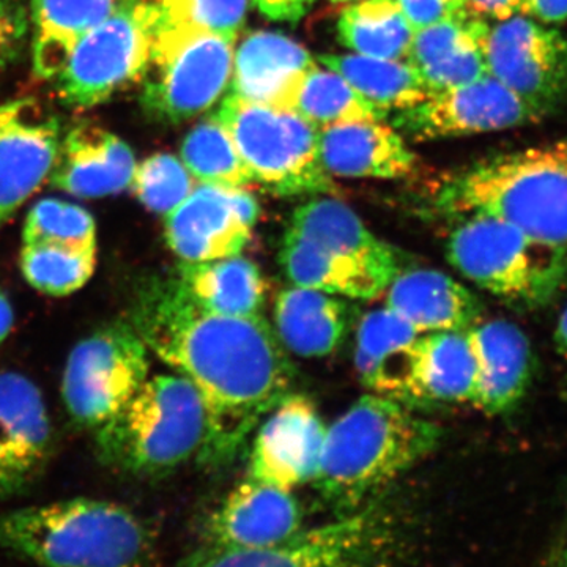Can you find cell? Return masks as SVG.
<instances>
[{
  "label": "cell",
  "instance_id": "obj_1",
  "mask_svg": "<svg viewBox=\"0 0 567 567\" xmlns=\"http://www.w3.org/2000/svg\"><path fill=\"white\" fill-rule=\"evenodd\" d=\"M126 320L148 352L203 395L208 435L200 461H229L260 417L290 394L293 368L270 324L260 316L208 311L177 276L142 279Z\"/></svg>",
  "mask_w": 567,
  "mask_h": 567
},
{
  "label": "cell",
  "instance_id": "obj_2",
  "mask_svg": "<svg viewBox=\"0 0 567 567\" xmlns=\"http://www.w3.org/2000/svg\"><path fill=\"white\" fill-rule=\"evenodd\" d=\"M440 435L402 402L365 394L327 427L312 484L328 505L353 513L427 457Z\"/></svg>",
  "mask_w": 567,
  "mask_h": 567
},
{
  "label": "cell",
  "instance_id": "obj_3",
  "mask_svg": "<svg viewBox=\"0 0 567 567\" xmlns=\"http://www.w3.org/2000/svg\"><path fill=\"white\" fill-rule=\"evenodd\" d=\"M0 550L39 567H153L156 537L130 507L78 496L0 513Z\"/></svg>",
  "mask_w": 567,
  "mask_h": 567
},
{
  "label": "cell",
  "instance_id": "obj_4",
  "mask_svg": "<svg viewBox=\"0 0 567 567\" xmlns=\"http://www.w3.org/2000/svg\"><path fill=\"white\" fill-rule=\"evenodd\" d=\"M446 215H487L567 246V136L491 156L451 175L435 200Z\"/></svg>",
  "mask_w": 567,
  "mask_h": 567
},
{
  "label": "cell",
  "instance_id": "obj_5",
  "mask_svg": "<svg viewBox=\"0 0 567 567\" xmlns=\"http://www.w3.org/2000/svg\"><path fill=\"white\" fill-rule=\"evenodd\" d=\"M208 435L203 395L175 374L148 377L111 420L96 427L103 465L130 476H163L200 456Z\"/></svg>",
  "mask_w": 567,
  "mask_h": 567
},
{
  "label": "cell",
  "instance_id": "obj_6",
  "mask_svg": "<svg viewBox=\"0 0 567 567\" xmlns=\"http://www.w3.org/2000/svg\"><path fill=\"white\" fill-rule=\"evenodd\" d=\"M446 251L458 274L514 308H544L567 284V246L494 216H464Z\"/></svg>",
  "mask_w": 567,
  "mask_h": 567
},
{
  "label": "cell",
  "instance_id": "obj_7",
  "mask_svg": "<svg viewBox=\"0 0 567 567\" xmlns=\"http://www.w3.org/2000/svg\"><path fill=\"white\" fill-rule=\"evenodd\" d=\"M402 528L385 507L368 505L262 548L204 543L177 567H391Z\"/></svg>",
  "mask_w": 567,
  "mask_h": 567
},
{
  "label": "cell",
  "instance_id": "obj_8",
  "mask_svg": "<svg viewBox=\"0 0 567 567\" xmlns=\"http://www.w3.org/2000/svg\"><path fill=\"white\" fill-rule=\"evenodd\" d=\"M215 117L233 136L254 185L278 196L334 192L320 159V130L297 111L246 102L229 93Z\"/></svg>",
  "mask_w": 567,
  "mask_h": 567
},
{
  "label": "cell",
  "instance_id": "obj_9",
  "mask_svg": "<svg viewBox=\"0 0 567 567\" xmlns=\"http://www.w3.org/2000/svg\"><path fill=\"white\" fill-rule=\"evenodd\" d=\"M235 37L159 22L145 70L142 106L159 122L196 117L233 80Z\"/></svg>",
  "mask_w": 567,
  "mask_h": 567
},
{
  "label": "cell",
  "instance_id": "obj_10",
  "mask_svg": "<svg viewBox=\"0 0 567 567\" xmlns=\"http://www.w3.org/2000/svg\"><path fill=\"white\" fill-rule=\"evenodd\" d=\"M162 14L156 2L123 0L114 13L85 33L55 78L62 102L93 107L142 81Z\"/></svg>",
  "mask_w": 567,
  "mask_h": 567
},
{
  "label": "cell",
  "instance_id": "obj_11",
  "mask_svg": "<svg viewBox=\"0 0 567 567\" xmlns=\"http://www.w3.org/2000/svg\"><path fill=\"white\" fill-rule=\"evenodd\" d=\"M148 377L151 352L128 320L107 324L71 350L62 379L66 412L84 427H100Z\"/></svg>",
  "mask_w": 567,
  "mask_h": 567
},
{
  "label": "cell",
  "instance_id": "obj_12",
  "mask_svg": "<svg viewBox=\"0 0 567 567\" xmlns=\"http://www.w3.org/2000/svg\"><path fill=\"white\" fill-rule=\"evenodd\" d=\"M486 62L491 76L547 115L567 100V39L555 25L522 13L488 22Z\"/></svg>",
  "mask_w": 567,
  "mask_h": 567
},
{
  "label": "cell",
  "instance_id": "obj_13",
  "mask_svg": "<svg viewBox=\"0 0 567 567\" xmlns=\"http://www.w3.org/2000/svg\"><path fill=\"white\" fill-rule=\"evenodd\" d=\"M546 117V112L486 74L472 84L429 95L401 111L394 125L415 140L431 141L503 132Z\"/></svg>",
  "mask_w": 567,
  "mask_h": 567
},
{
  "label": "cell",
  "instance_id": "obj_14",
  "mask_svg": "<svg viewBox=\"0 0 567 567\" xmlns=\"http://www.w3.org/2000/svg\"><path fill=\"white\" fill-rule=\"evenodd\" d=\"M259 219V204L246 188L197 183L193 193L166 215L167 246L181 262L240 256Z\"/></svg>",
  "mask_w": 567,
  "mask_h": 567
},
{
  "label": "cell",
  "instance_id": "obj_15",
  "mask_svg": "<svg viewBox=\"0 0 567 567\" xmlns=\"http://www.w3.org/2000/svg\"><path fill=\"white\" fill-rule=\"evenodd\" d=\"M61 123L37 100L0 106V229L50 178Z\"/></svg>",
  "mask_w": 567,
  "mask_h": 567
},
{
  "label": "cell",
  "instance_id": "obj_16",
  "mask_svg": "<svg viewBox=\"0 0 567 567\" xmlns=\"http://www.w3.org/2000/svg\"><path fill=\"white\" fill-rule=\"evenodd\" d=\"M324 435L327 425L316 405L305 395H286L257 432L248 477L290 492L312 483Z\"/></svg>",
  "mask_w": 567,
  "mask_h": 567
},
{
  "label": "cell",
  "instance_id": "obj_17",
  "mask_svg": "<svg viewBox=\"0 0 567 567\" xmlns=\"http://www.w3.org/2000/svg\"><path fill=\"white\" fill-rule=\"evenodd\" d=\"M52 429L43 394L28 377L0 374V502L28 491L51 457Z\"/></svg>",
  "mask_w": 567,
  "mask_h": 567
},
{
  "label": "cell",
  "instance_id": "obj_18",
  "mask_svg": "<svg viewBox=\"0 0 567 567\" xmlns=\"http://www.w3.org/2000/svg\"><path fill=\"white\" fill-rule=\"evenodd\" d=\"M421 339L412 324L383 306L361 319L354 368L372 394L402 402H421Z\"/></svg>",
  "mask_w": 567,
  "mask_h": 567
},
{
  "label": "cell",
  "instance_id": "obj_19",
  "mask_svg": "<svg viewBox=\"0 0 567 567\" xmlns=\"http://www.w3.org/2000/svg\"><path fill=\"white\" fill-rule=\"evenodd\" d=\"M300 503L293 492L246 477L205 525V543L237 548L276 546L301 532Z\"/></svg>",
  "mask_w": 567,
  "mask_h": 567
},
{
  "label": "cell",
  "instance_id": "obj_20",
  "mask_svg": "<svg viewBox=\"0 0 567 567\" xmlns=\"http://www.w3.org/2000/svg\"><path fill=\"white\" fill-rule=\"evenodd\" d=\"M136 164L121 137L102 126L81 123L61 140L48 181L80 199H100L130 188Z\"/></svg>",
  "mask_w": 567,
  "mask_h": 567
},
{
  "label": "cell",
  "instance_id": "obj_21",
  "mask_svg": "<svg viewBox=\"0 0 567 567\" xmlns=\"http://www.w3.org/2000/svg\"><path fill=\"white\" fill-rule=\"evenodd\" d=\"M317 65L303 44L276 32H252L235 50L230 93L246 102L293 110L301 84Z\"/></svg>",
  "mask_w": 567,
  "mask_h": 567
},
{
  "label": "cell",
  "instance_id": "obj_22",
  "mask_svg": "<svg viewBox=\"0 0 567 567\" xmlns=\"http://www.w3.org/2000/svg\"><path fill=\"white\" fill-rule=\"evenodd\" d=\"M488 21L464 11L420 29L405 61L416 70L429 95L472 84L486 76Z\"/></svg>",
  "mask_w": 567,
  "mask_h": 567
},
{
  "label": "cell",
  "instance_id": "obj_23",
  "mask_svg": "<svg viewBox=\"0 0 567 567\" xmlns=\"http://www.w3.org/2000/svg\"><path fill=\"white\" fill-rule=\"evenodd\" d=\"M468 333L480 365L470 404L492 416L509 412L527 393L532 379L533 352L527 334L507 320H481Z\"/></svg>",
  "mask_w": 567,
  "mask_h": 567
},
{
  "label": "cell",
  "instance_id": "obj_24",
  "mask_svg": "<svg viewBox=\"0 0 567 567\" xmlns=\"http://www.w3.org/2000/svg\"><path fill=\"white\" fill-rule=\"evenodd\" d=\"M323 169L330 177L398 181L415 171L416 156L393 126L349 122L319 132Z\"/></svg>",
  "mask_w": 567,
  "mask_h": 567
},
{
  "label": "cell",
  "instance_id": "obj_25",
  "mask_svg": "<svg viewBox=\"0 0 567 567\" xmlns=\"http://www.w3.org/2000/svg\"><path fill=\"white\" fill-rule=\"evenodd\" d=\"M385 306L420 334L468 331L483 320L475 295L436 270L401 271L386 289Z\"/></svg>",
  "mask_w": 567,
  "mask_h": 567
},
{
  "label": "cell",
  "instance_id": "obj_26",
  "mask_svg": "<svg viewBox=\"0 0 567 567\" xmlns=\"http://www.w3.org/2000/svg\"><path fill=\"white\" fill-rule=\"evenodd\" d=\"M287 230L328 251L368 265L391 281L402 271L393 246L377 238L349 205L333 197H316L300 205Z\"/></svg>",
  "mask_w": 567,
  "mask_h": 567
},
{
  "label": "cell",
  "instance_id": "obj_27",
  "mask_svg": "<svg viewBox=\"0 0 567 567\" xmlns=\"http://www.w3.org/2000/svg\"><path fill=\"white\" fill-rule=\"evenodd\" d=\"M274 316L279 342L298 357H328L349 331V305L334 295L306 287L284 289L276 298Z\"/></svg>",
  "mask_w": 567,
  "mask_h": 567
},
{
  "label": "cell",
  "instance_id": "obj_28",
  "mask_svg": "<svg viewBox=\"0 0 567 567\" xmlns=\"http://www.w3.org/2000/svg\"><path fill=\"white\" fill-rule=\"evenodd\" d=\"M279 262L292 286L350 300H375L393 282L374 268L320 248L290 230L284 235Z\"/></svg>",
  "mask_w": 567,
  "mask_h": 567
},
{
  "label": "cell",
  "instance_id": "obj_29",
  "mask_svg": "<svg viewBox=\"0 0 567 567\" xmlns=\"http://www.w3.org/2000/svg\"><path fill=\"white\" fill-rule=\"evenodd\" d=\"M123 0H32L33 66L44 80L59 76L78 41L102 24Z\"/></svg>",
  "mask_w": 567,
  "mask_h": 567
},
{
  "label": "cell",
  "instance_id": "obj_30",
  "mask_svg": "<svg viewBox=\"0 0 567 567\" xmlns=\"http://www.w3.org/2000/svg\"><path fill=\"white\" fill-rule=\"evenodd\" d=\"M177 279L208 311L233 317L260 316L264 278L259 268L241 254L205 262H181Z\"/></svg>",
  "mask_w": 567,
  "mask_h": 567
},
{
  "label": "cell",
  "instance_id": "obj_31",
  "mask_svg": "<svg viewBox=\"0 0 567 567\" xmlns=\"http://www.w3.org/2000/svg\"><path fill=\"white\" fill-rule=\"evenodd\" d=\"M324 69L341 74L377 110L404 111L429 96L423 80L405 59L365 58L360 54H322Z\"/></svg>",
  "mask_w": 567,
  "mask_h": 567
},
{
  "label": "cell",
  "instance_id": "obj_32",
  "mask_svg": "<svg viewBox=\"0 0 567 567\" xmlns=\"http://www.w3.org/2000/svg\"><path fill=\"white\" fill-rule=\"evenodd\" d=\"M477 358L468 331H443L421 339V399L432 402H472L477 382Z\"/></svg>",
  "mask_w": 567,
  "mask_h": 567
},
{
  "label": "cell",
  "instance_id": "obj_33",
  "mask_svg": "<svg viewBox=\"0 0 567 567\" xmlns=\"http://www.w3.org/2000/svg\"><path fill=\"white\" fill-rule=\"evenodd\" d=\"M338 35L353 54L401 61L409 55L415 31L398 0H358L342 10Z\"/></svg>",
  "mask_w": 567,
  "mask_h": 567
},
{
  "label": "cell",
  "instance_id": "obj_34",
  "mask_svg": "<svg viewBox=\"0 0 567 567\" xmlns=\"http://www.w3.org/2000/svg\"><path fill=\"white\" fill-rule=\"evenodd\" d=\"M293 111L319 130L341 123L386 118V112L372 106L341 74L319 65L309 71L301 84Z\"/></svg>",
  "mask_w": 567,
  "mask_h": 567
},
{
  "label": "cell",
  "instance_id": "obj_35",
  "mask_svg": "<svg viewBox=\"0 0 567 567\" xmlns=\"http://www.w3.org/2000/svg\"><path fill=\"white\" fill-rule=\"evenodd\" d=\"M181 159L197 183L237 188L254 185L233 136L215 115L186 134Z\"/></svg>",
  "mask_w": 567,
  "mask_h": 567
},
{
  "label": "cell",
  "instance_id": "obj_36",
  "mask_svg": "<svg viewBox=\"0 0 567 567\" xmlns=\"http://www.w3.org/2000/svg\"><path fill=\"white\" fill-rule=\"evenodd\" d=\"M20 267L33 289L51 297H66L91 281L96 268V249L22 245Z\"/></svg>",
  "mask_w": 567,
  "mask_h": 567
},
{
  "label": "cell",
  "instance_id": "obj_37",
  "mask_svg": "<svg viewBox=\"0 0 567 567\" xmlns=\"http://www.w3.org/2000/svg\"><path fill=\"white\" fill-rule=\"evenodd\" d=\"M22 245L96 249L95 219L81 205L59 199L40 200L28 213L22 229Z\"/></svg>",
  "mask_w": 567,
  "mask_h": 567
},
{
  "label": "cell",
  "instance_id": "obj_38",
  "mask_svg": "<svg viewBox=\"0 0 567 567\" xmlns=\"http://www.w3.org/2000/svg\"><path fill=\"white\" fill-rule=\"evenodd\" d=\"M197 182L181 158L171 153H156L136 164L132 192L147 210L169 215L193 193Z\"/></svg>",
  "mask_w": 567,
  "mask_h": 567
},
{
  "label": "cell",
  "instance_id": "obj_39",
  "mask_svg": "<svg viewBox=\"0 0 567 567\" xmlns=\"http://www.w3.org/2000/svg\"><path fill=\"white\" fill-rule=\"evenodd\" d=\"M251 0H158L164 24L235 37L244 28Z\"/></svg>",
  "mask_w": 567,
  "mask_h": 567
},
{
  "label": "cell",
  "instance_id": "obj_40",
  "mask_svg": "<svg viewBox=\"0 0 567 567\" xmlns=\"http://www.w3.org/2000/svg\"><path fill=\"white\" fill-rule=\"evenodd\" d=\"M413 31L464 13L465 0H398Z\"/></svg>",
  "mask_w": 567,
  "mask_h": 567
},
{
  "label": "cell",
  "instance_id": "obj_41",
  "mask_svg": "<svg viewBox=\"0 0 567 567\" xmlns=\"http://www.w3.org/2000/svg\"><path fill=\"white\" fill-rule=\"evenodd\" d=\"M251 2L268 20L298 22L308 14L315 0H251Z\"/></svg>",
  "mask_w": 567,
  "mask_h": 567
},
{
  "label": "cell",
  "instance_id": "obj_42",
  "mask_svg": "<svg viewBox=\"0 0 567 567\" xmlns=\"http://www.w3.org/2000/svg\"><path fill=\"white\" fill-rule=\"evenodd\" d=\"M520 13L548 25L567 21V0H520Z\"/></svg>",
  "mask_w": 567,
  "mask_h": 567
},
{
  "label": "cell",
  "instance_id": "obj_43",
  "mask_svg": "<svg viewBox=\"0 0 567 567\" xmlns=\"http://www.w3.org/2000/svg\"><path fill=\"white\" fill-rule=\"evenodd\" d=\"M465 10L488 22L520 13V0H465Z\"/></svg>",
  "mask_w": 567,
  "mask_h": 567
},
{
  "label": "cell",
  "instance_id": "obj_44",
  "mask_svg": "<svg viewBox=\"0 0 567 567\" xmlns=\"http://www.w3.org/2000/svg\"><path fill=\"white\" fill-rule=\"evenodd\" d=\"M20 37V22L3 0H0V63L6 62Z\"/></svg>",
  "mask_w": 567,
  "mask_h": 567
},
{
  "label": "cell",
  "instance_id": "obj_45",
  "mask_svg": "<svg viewBox=\"0 0 567 567\" xmlns=\"http://www.w3.org/2000/svg\"><path fill=\"white\" fill-rule=\"evenodd\" d=\"M14 312L11 308L9 297L0 289V342L6 341L13 330Z\"/></svg>",
  "mask_w": 567,
  "mask_h": 567
},
{
  "label": "cell",
  "instance_id": "obj_46",
  "mask_svg": "<svg viewBox=\"0 0 567 567\" xmlns=\"http://www.w3.org/2000/svg\"><path fill=\"white\" fill-rule=\"evenodd\" d=\"M543 567H567V532L551 548Z\"/></svg>",
  "mask_w": 567,
  "mask_h": 567
},
{
  "label": "cell",
  "instance_id": "obj_47",
  "mask_svg": "<svg viewBox=\"0 0 567 567\" xmlns=\"http://www.w3.org/2000/svg\"><path fill=\"white\" fill-rule=\"evenodd\" d=\"M555 344H557L558 352L567 358V306L559 316L557 331H555Z\"/></svg>",
  "mask_w": 567,
  "mask_h": 567
},
{
  "label": "cell",
  "instance_id": "obj_48",
  "mask_svg": "<svg viewBox=\"0 0 567 567\" xmlns=\"http://www.w3.org/2000/svg\"><path fill=\"white\" fill-rule=\"evenodd\" d=\"M333 3H344V2H352V0H331Z\"/></svg>",
  "mask_w": 567,
  "mask_h": 567
}]
</instances>
